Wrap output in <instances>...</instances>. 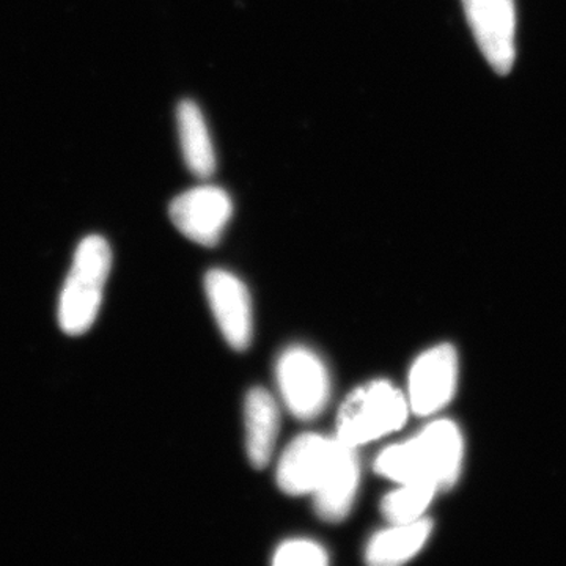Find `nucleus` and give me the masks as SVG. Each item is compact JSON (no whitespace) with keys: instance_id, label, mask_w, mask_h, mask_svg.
I'll list each match as a JSON object with an SVG mask.
<instances>
[{"instance_id":"obj_1","label":"nucleus","mask_w":566,"mask_h":566,"mask_svg":"<svg viewBox=\"0 0 566 566\" xmlns=\"http://www.w3.org/2000/svg\"><path fill=\"white\" fill-rule=\"evenodd\" d=\"M464 442L452 420H436L401 444L387 447L375 461L376 474L400 483H428L438 490L455 485Z\"/></svg>"},{"instance_id":"obj_2","label":"nucleus","mask_w":566,"mask_h":566,"mask_svg":"<svg viewBox=\"0 0 566 566\" xmlns=\"http://www.w3.org/2000/svg\"><path fill=\"white\" fill-rule=\"evenodd\" d=\"M112 252L102 237L82 240L59 303V324L71 337L87 333L102 307L104 285L109 277Z\"/></svg>"},{"instance_id":"obj_3","label":"nucleus","mask_w":566,"mask_h":566,"mask_svg":"<svg viewBox=\"0 0 566 566\" xmlns=\"http://www.w3.org/2000/svg\"><path fill=\"white\" fill-rule=\"evenodd\" d=\"M408 397L389 381H371L348 395L337 416V436L359 449L400 430L408 420Z\"/></svg>"},{"instance_id":"obj_4","label":"nucleus","mask_w":566,"mask_h":566,"mask_svg":"<svg viewBox=\"0 0 566 566\" xmlns=\"http://www.w3.org/2000/svg\"><path fill=\"white\" fill-rule=\"evenodd\" d=\"M277 382L286 408L297 419L311 420L322 415L331 392L326 365L318 354L305 346H292L277 363Z\"/></svg>"},{"instance_id":"obj_5","label":"nucleus","mask_w":566,"mask_h":566,"mask_svg":"<svg viewBox=\"0 0 566 566\" xmlns=\"http://www.w3.org/2000/svg\"><path fill=\"white\" fill-rule=\"evenodd\" d=\"M461 3L488 65L506 76L516 62L515 0H461Z\"/></svg>"},{"instance_id":"obj_6","label":"nucleus","mask_w":566,"mask_h":566,"mask_svg":"<svg viewBox=\"0 0 566 566\" xmlns=\"http://www.w3.org/2000/svg\"><path fill=\"white\" fill-rule=\"evenodd\" d=\"M174 226L193 243L212 248L221 241L233 214L229 193L218 186H199L170 203Z\"/></svg>"},{"instance_id":"obj_7","label":"nucleus","mask_w":566,"mask_h":566,"mask_svg":"<svg viewBox=\"0 0 566 566\" xmlns=\"http://www.w3.org/2000/svg\"><path fill=\"white\" fill-rule=\"evenodd\" d=\"M458 354L452 345H438L417 357L409 371V408L417 416L441 411L455 395Z\"/></svg>"},{"instance_id":"obj_8","label":"nucleus","mask_w":566,"mask_h":566,"mask_svg":"<svg viewBox=\"0 0 566 566\" xmlns=\"http://www.w3.org/2000/svg\"><path fill=\"white\" fill-rule=\"evenodd\" d=\"M205 292L227 344L237 352L248 349L253 331L252 303L248 286L229 271L211 270L205 275Z\"/></svg>"},{"instance_id":"obj_9","label":"nucleus","mask_w":566,"mask_h":566,"mask_svg":"<svg viewBox=\"0 0 566 566\" xmlns=\"http://www.w3.org/2000/svg\"><path fill=\"white\" fill-rule=\"evenodd\" d=\"M360 482L357 449L334 438L333 457L314 493L315 509L327 523H340L352 512Z\"/></svg>"},{"instance_id":"obj_10","label":"nucleus","mask_w":566,"mask_h":566,"mask_svg":"<svg viewBox=\"0 0 566 566\" xmlns=\"http://www.w3.org/2000/svg\"><path fill=\"white\" fill-rule=\"evenodd\" d=\"M334 438L305 433L286 447L277 468V483L290 495L314 494L333 457Z\"/></svg>"},{"instance_id":"obj_11","label":"nucleus","mask_w":566,"mask_h":566,"mask_svg":"<svg viewBox=\"0 0 566 566\" xmlns=\"http://www.w3.org/2000/svg\"><path fill=\"white\" fill-rule=\"evenodd\" d=\"M277 403L262 387L249 390L244 403L245 450L253 468L263 469L273 457L279 434Z\"/></svg>"},{"instance_id":"obj_12","label":"nucleus","mask_w":566,"mask_h":566,"mask_svg":"<svg viewBox=\"0 0 566 566\" xmlns=\"http://www.w3.org/2000/svg\"><path fill=\"white\" fill-rule=\"evenodd\" d=\"M431 531H433V524L423 517L415 523L392 524L370 539L365 551V558L374 566L406 564L427 545Z\"/></svg>"},{"instance_id":"obj_13","label":"nucleus","mask_w":566,"mask_h":566,"mask_svg":"<svg viewBox=\"0 0 566 566\" xmlns=\"http://www.w3.org/2000/svg\"><path fill=\"white\" fill-rule=\"evenodd\" d=\"M177 122L186 166L197 177H211L216 169V155L202 111L191 99H186L178 106Z\"/></svg>"},{"instance_id":"obj_14","label":"nucleus","mask_w":566,"mask_h":566,"mask_svg":"<svg viewBox=\"0 0 566 566\" xmlns=\"http://www.w3.org/2000/svg\"><path fill=\"white\" fill-rule=\"evenodd\" d=\"M438 488L428 483H400L382 499L381 512L390 524H409L422 520Z\"/></svg>"},{"instance_id":"obj_15","label":"nucleus","mask_w":566,"mask_h":566,"mask_svg":"<svg viewBox=\"0 0 566 566\" xmlns=\"http://www.w3.org/2000/svg\"><path fill=\"white\" fill-rule=\"evenodd\" d=\"M329 562L327 553L311 539H290L282 543L274 554L275 566H323Z\"/></svg>"}]
</instances>
